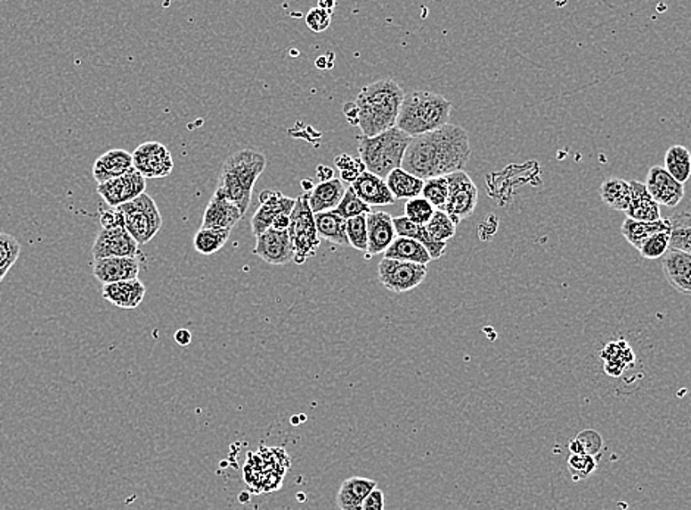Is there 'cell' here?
I'll use <instances>...</instances> for the list:
<instances>
[{"mask_svg": "<svg viewBox=\"0 0 691 510\" xmlns=\"http://www.w3.org/2000/svg\"><path fill=\"white\" fill-rule=\"evenodd\" d=\"M469 158L468 133L459 125L447 124L440 130L413 137L402 169L426 182L428 178L446 177L464 171Z\"/></svg>", "mask_w": 691, "mask_h": 510, "instance_id": "obj_1", "label": "cell"}, {"mask_svg": "<svg viewBox=\"0 0 691 510\" xmlns=\"http://www.w3.org/2000/svg\"><path fill=\"white\" fill-rule=\"evenodd\" d=\"M405 92L393 80H378L359 92L354 101L358 125L365 137H374L396 127Z\"/></svg>", "mask_w": 691, "mask_h": 510, "instance_id": "obj_2", "label": "cell"}, {"mask_svg": "<svg viewBox=\"0 0 691 510\" xmlns=\"http://www.w3.org/2000/svg\"><path fill=\"white\" fill-rule=\"evenodd\" d=\"M265 166L266 158L264 153L255 150L232 153V157H228L224 162L220 186L216 190H220L245 215L252 200L255 182L264 173Z\"/></svg>", "mask_w": 691, "mask_h": 510, "instance_id": "obj_3", "label": "cell"}, {"mask_svg": "<svg viewBox=\"0 0 691 510\" xmlns=\"http://www.w3.org/2000/svg\"><path fill=\"white\" fill-rule=\"evenodd\" d=\"M451 112V103L442 94L412 92L402 101L396 127L413 139L447 125Z\"/></svg>", "mask_w": 691, "mask_h": 510, "instance_id": "obj_4", "label": "cell"}, {"mask_svg": "<svg viewBox=\"0 0 691 510\" xmlns=\"http://www.w3.org/2000/svg\"><path fill=\"white\" fill-rule=\"evenodd\" d=\"M411 137L394 127L374 137H359V157L368 173L386 178L394 169L402 168Z\"/></svg>", "mask_w": 691, "mask_h": 510, "instance_id": "obj_5", "label": "cell"}, {"mask_svg": "<svg viewBox=\"0 0 691 510\" xmlns=\"http://www.w3.org/2000/svg\"><path fill=\"white\" fill-rule=\"evenodd\" d=\"M290 469V457L283 449H261L248 455L243 477L255 493L279 490Z\"/></svg>", "mask_w": 691, "mask_h": 510, "instance_id": "obj_6", "label": "cell"}, {"mask_svg": "<svg viewBox=\"0 0 691 510\" xmlns=\"http://www.w3.org/2000/svg\"><path fill=\"white\" fill-rule=\"evenodd\" d=\"M289 234L295 250V263L304 265L309 257L315 256L316 250L321 246V239L316 231L313 212L309 206V193H304L296 198L295 209L290 215Z\"/></svg>", "mask_w": 691, "mask_h": 510, "instance_id": "obj_7", "label": "cell"}, {"mask_svg": "<svg viewBox=\"0 0 691 510\" xmlns=\"http://www.w3.org/2000/svg\"><path fill=\"white\" fill-rule=\"evenodd\" d=\"M124 216V228L139 246L148 245L162 228V216L157 203L149 194L118 206Z\"/></svg>", "mask_w": 691, "mask_h": 510, "instance_id": "obj_8", "label": "cell"}, {"mask_svg": "<svg viewBox=\"0 0 691 510\" xmlns=\"http://www.w3.org/2000/svg\"><path fill=\"white\" fill-rule=\"evenodd\" d=\"M428 274V266L418 265L412 262L381 259L378 263V279L384 287L392 293H408L421 286Z\"/></svg>", "mask_w": 691, "mask_h": 510, "instance_id": "obj_9", "label": "cell"}, {"mask_svg": "<svg viewBox=\"0 0 691 510\" xmlns=\"http://www.w3.org/2000/svg\"><path fill=\"white\" fill-rule=\"evenodd\" d=\"M446 178L449 182V198L443 212H446L458 225L476 211L478 189L465 171L449 174Z\"/></svg>", "mask_w": 691, "mask_h": 510, "instance_id": "obj_10", "label": "cell"}, {"mask_svg": "<svg viewBox=\"0 0 691 510\" xmlns=\"http://www.w3.org/2000/svg\"><path fill=\"white\" fill-rule=\"evenodd\" d=\"M133 168L144 178H164L173 173L171 152L159 142H146L133 152Z\"/></svg>", "mask_w": 691, "mask_h": 510, "instance_id": "obj_11", "label": "cell"}, {"mask_svg": "<svg viewBox=\"0 0 691 510\" xmlns=\"http://www.w3.org/2000/svg\"><path fill=\"white\" fill-rule=\"evenodd\" d=\"M146 178L131 168L123 177L115 178L110 182L97 184V193L101 194L110 207L123 206L126 203L134 200L144 193Z\"/></svg>", "mask_w": 691, "mask_h": 510, "instance_id": "obj_12", "label": "cell"}, {"mask_svg": "<svg viewBox=\"0 0 691 510\" xmlns=\"http://www.w3.org/2000/svg\"><path fill=\"white\" fill-rule=\"evenodd\" d=\"M140 246L126 228H114V230H102L97 234L93 243L94 261L106 259V257H137Z\"/></svg>", "mask_w": 691, "mask_h": 510, "instance_id": "obj_13", "label": "cell"}, {"mask_svg": "<svg viewBox=\"0 0 691 510\" xmlns=\"http://www.w3.org/2000/svg\"><path fill=\"white\" fill-rule=\"evenodd\" d=\"M259 200H261V206L255 212L250 223L253 234L256 237L268 231L277 216L281 214L291 215L296 205V198H286L283 193L274 190L262 191L259 194Z\"/></svg>", "mask_w": 691, "mask_h": 510, "instance_id": "obj_14", "label": "cell"}, {"mask_svg": "<svg viewBox=\"0 0 691 510\" xmlns=\"http://www.w3.org/2000/svg\"><path fill=\"white\" fill-rule=\"evenodd\" d=\"M253 255L261 257L271 265H287L295 259V250L291 245L289 231H277L270 228L268 231L256 237V246Z\"/></svg>", "mask_w": 691, "mask_h": 510, "instance_id": "obj_15", "label": "cell"}, {"mask_svg": "<svg viewBox=\"0 0 691 510\" xmlns=\"http://www.w3.org/2000/svg\"><path fill=\"white\" fill-rule=\"evenodd\" d=\"M646 189L659 206H679L684 198V186L671 177L662 166H652L647 173Z\"/></svg>", "mask_w": 691, "mask_h": 510, "instance_id": "obj_16", "label": "cell"}, {"mask_svg": "<svg viewBox=\"0 0 691 510\" xmlns=\"http://www.w3.org/2000/svg\"><path fill=\"white\" fill-rule=\"evenodd\" d=\"M139 257H106L93 262V275L102 284L139 279Z\"/></svg>", "mask_w": 691, "mask_h": 510, "instance_id": "obj_17", "label": "cell"}, {"mask_svg": "<svg viewBox=\"0 0 691 510\" xmlns=\"http://www.w3.org/2000/svg\"><path fill=\"white\" fill-rule=\"evenodd\" d=\"M243 216L234 203L230 202L220 190H215L203 214L202 228L232 231Z\"/></svg>", "mask_w": 691, "mask_h": 510, "instance_id": "obj_18", "label": "cell"}, {"mask_svg": "<svg viewBox=\"0 0 691 510\" xmlns=\"http://www.w3.org/2000/svg\"><path fill=\"white\" fill-rule=\"evenodd\" d=\"M368 252L367 259L381 255L396 240L397 232L393 216L387 212H374L367 215Z\"/></svg>", "mask_w": 691, "mask_h": 510, "instance_id": "obj_19", "label": "cell"}, {"mask_svg": "<svg viewBox=\"0 0 691 510\" xmlns=\"http://www.w3.org/2000/svg\"><path fill=\"white\" fill-rule=\"evenodd\" d=\"M661 262L668 283L679 293L691 295V255L668 250Z\"/></svg>", "mask_w": 691, "mask_h": 510, "instance_id": "obj_20", "label": "cell"}, {"mask_svg": "<svg viewBox=\"0 0 691 510\" xmlns=\"http://www.w3.org/2000/svg\"><path fill=\"white\" fill-rule=\"evenodd\" d=\"M350 187L363 203H367L368 206H387L396 202V198L393 196L392 191L388 190L386 180L368 171L361 174Z\"/></svg>", "mask_w": 691, "mask_h": 510, "instance_id": "obj_21", "label": "cell"}, {"mask_svg": "<svg viewBox=\"0 0 691 510\" xmlns=\"http://www.w3.org/2000/svg\"><path fill=\"white\" fill-rule=\"evenodd\" d=\"M133 168V153L124 149H112L97 158L93 165V177L97 184L123 177Z\"/></svg>", "mask_w": 691, "mask_h": 510, "instance_id": "obj_22", "label": "cell"}, {"mask_svg": "<svg viewBox=\"0 0 691 510\" xmlns=\"http://www.w3.org/2000/svg\"><path fill=\"white\" fill-rule=\"evenodd\" d=\"M103 299L121 309L139 308L146 295V286L140 279L121 281V283L103 284Z\"/></svg>", "mask_w": 691, "mask_h": 510, "instance_id": "obj_23", "label": "cell"}, {"mask_svg": "<svg viewBox=\"0 0 691 510\" xmlns=\"http://www.w3.org/2000/svg\"><path fill=\"white\" fill-rule=\"evenodd\" d=\"M631 189V202L625 215L629 220L640 221V223H654L662 220L661 206L654 202L649 191L643 182H629Z\"/></svg>", "mask_w": 691, "mask_h": 510, "instance_id": "obj_24", "label": "cell"}, {"mask_svg": "<svg viewBox=\"0 0 691 510\" xmlns=\"http://www.w3.org/2000/svg\"><path fill=\"white\" fill-rule=\"evenodd\" d=\"M377 487V481L370 478L352 477L343 481L336 503L340 510H359L362 503Z\"/></svg>", "mask_w": 691, "mask_h": 510, "instance_id": "obj_25", "label": "cell"}, {"mask_svg": "<svg viewBox=\"0 0 691 510\" xmlns=\"http://www.w3.org/2000/svg\"><path fill=\"white\" fill-rule=\"evenodd\" d=\"M393 223L396 228L397 236L409 237V239L418 241L419 245L426 247L427 252L433 257V261L440 259L443 255L446 254L447 243L435 240L430 236V232L427 231L426 225L411 223L405 215L393 218Z\"/></svg>", "mask_w": 691, "mask_h": 510, "instance_id": "obj_26", "label": "cell"}, {"mask_svg": "<svg viewBox=\"0 0 691 510\" xmlns=\"http://www.w3.org/2000/svg\"><path fill=\"white\" fill-rule=\"evenodd\" d=\"M346 193V187L340 178H333L329 182H320L309 193V206L313 214L321 212H331L342 202Z\"/></svg>", "mask_w": 691, "mask_h": 510, "instance_id": "obj_27", "label": "cell"}, {"mask_svg": "<svg viewBox=\"0 0 691 510\" xmlns=\"http://www.w3.org/2000/svg\"><path fill=\"white\" fill-rule=\"evenodd\" d=\"M661 232H671L670 220L640 223V221H632L627 218L621 227V234L637 250H640L641 246L645 245L650 237L661 234Z\"/></svg>", "mask_w": 691, "mask_h": 510, "instance_id": "obj_28", "label": "cell"}, {"mask_svg": "<svg viewBox=\"0 0 691 510\" xmlns=\"http://www.w3.org/2000/svg\"><path fill=\"white\" fill-rule=\"evenodd\" d=\"M600 358L605 362V372L614 378L622 376L625 369L634 362V353L625 340L606 344L600 352Z\"/></svg>", "mask_w": 691, "mask_h": 510, "instance_id": "obj_29", "label": "cell"}, {"mask_svg": "<svg viewBox=\"0 0 691 510\" xmlns=\"http://www.w3.org/2000/svg\"><path fill=\"white\" fill-rule=\"evenodd\" d=\"M386 259H396V261L412 262L418 265L428 266L433 257L427 252L424 246L409 237L397 236L392 246L384 252Z\"/></svg>", "mask_w": 691, "mask_h": 510, "instance_id": "obj_30", "label": "cell"}, {"mask_svg": "<svg viewBox=\"0 0 691 510\" xmlns=\"http://www.w3.org/2000/svg\"><path fill=\"white\" fill-rule=\"evenodd\" d=\"M313 218H315L316 231L321 240L324 239L336 246H350L347 232H346V221L336 212L313 214Z\"/></svg>", "mask_w": 691, "mask_h": 510, "instance_id": "obj_31", "label": "cell"}, {"mask_svg": "<svg viewBox=\"0 0 691 510\" xmlns=\"http://www.w3.org/2000/svg\"><path fill=\"white\" fill-rule=\"evenodd\" d=\"M386 184L396 200L397 198L412 200V198H419L422 196V189H424V180L406 173L405 169L402 168L394 169L393 173L388 174Z\"/></svg>", "mask_w": 691, "mask_h": 510, "instance_id": "obj_32", "label": "cell"}, {"mask_svg": "<svg viewBox=\"0 0 691 510\" xmlns=\"http://www.w3.org/2000/svg\"><path fill=\"white\" fill-rule=\"evenodd\" d=\"M600 198L607 206L615 211L625 212L631 202V189L630 182L622 178H607L600 186Z\"/></svg>", "mask_w": 691, "mask_h": 510, "instance_id": "obj_33", "label": "cell"}, {"mask_svg": "<svg viewBox=\"0 0 691 510\" xmlns=\"http://www.w3.org/2000/svg\"><path fill=\"white\" fill-rule=\"evenodd\" d=\"M663 169L670 174L671 177L684 186V182H687L691 177L690 150L684 148V146H679V144L671 146L666 150L665 166H663Z\"/></svg>", "mask_w": 691, "mask_h": 510, "instance_id": "obj_34", "label": "cell"}, {"mask_svg": "<svg viewBox=\"0 0 691 510\" xmlns=\"http://www.w3.org/2000/svg\"><path fill=\"white\" fill-rule=\"evenodd\" d=\"M670 250L691 255V212H683L670 218Z\"/></svg>", "mask_w": 691, "mask_h": 510, "instance_id": "obj_35", "label": "cell"}, {"mask_svg": "<svg viewBox=\"0 0 691 510\" xmlns=\"http://www.w3.org/2000/svg\"><path fill=\"white\" fill-rule=\"evenodd\" d=\"M232 231L230 230H207V228H200L196 236L193 239V246L196 252L200 255L216 254L223 249L224 245L227 243L230 239Z\"/></svg>", "mask_w": 691, "mask_h": 510, "instance_id": "obj_36", "label": "cell"}, {"mask_svg": "<svg viewBox=\"0 0 691 510\" xmlns=\"http://www.w3.org/2000/svg\"><path fill=\"white\" fill-rule=\"evenodd\" d=\"M422 198L435 207V211H444L449 198V182L446 177L428 178L424 182Z\"/></svg>", "mask_w": 691, "mask_h": 510, "instance_id": "obj_37", "label": "cell"}, {"mask_svg": "<svg viewBox=\"0 0 691 510\" xmlns=\"http://www.w3.org/2000/svg\"><path fill=\"white\" fill-rule=\"evenodd\" d=\"M603 440L595 430L581 431L575 439L569 443L571 455H590L600 457Z\"/></svg>", "mask_w": 691, "mask_h": 510, "instance_id": "obj_38", "label": "cell"}, {"mask_svg": "<svg viewBox=\"0 0 691 510\" xmlns=\"http://www.w3.org/2000/svg\"><path fill=\"white\" fill-rule=\"evenodd\" d=\"M334 212L337 214L343 220H352L356 216L368 215L371 214V206H368L367 203H363L361 198L356 196L354 189L349 187L346 189L345 196H343L342 202L338 203V206L334 209Z\"/></svg>", "mask_w": 691, "mask_h": 510, "instance_id": "obj_39", "label": "cell"}, {"mask_svg": "<svg viewBox=\"0 0 691 510\" xmlns=\"http://www.w3.org/2000/svg\"><path fill=\"white\" fill-rule=\"evenodd\" d=\"M456 227L458 225H456L455 221L443 211H435L433 218L426 225L427 231L430 232V236L442 243H447V240H451L456 236Z\"/></svg>", "mask_w": 691, "mask_h": 510, "instance_id": "obj_40", "label": "cell"}, {"mask_svg": "<svg viewBox=\"0 0 691 510\" xmlns=\"http://www.w3.org/2000/svg\"><path fill=\"white\" fill-rule=\"evenodd\" d=\"M21 254V245L11 234L0 232V279H4L9 270L15 265L18 256Z\"/></svg>", "mask_w": 691, "mask_h": 510, "instance_id": "obj_41", "label": "cell"}, {"mask_svg": "<svg viewBox=\"0 0 691 510\" xmlns=\"http://www.w3.org/2000/svg\"><path fill=\"white\" fill-rule=\"evenodd\" d=\"M346 232L349 239V245L354 249L361 252H368V227L367 215L356 216L346 221Z\"/></svg>", "mask_w": 691, "mask_h": 510, "instance_id": "obj_42", "label": "cell"}, {"mask_svg": "<svg viewBox=\"0 0 691 510\" xmlns=\"http://www.w3.org/2000/svg\"><path fill=\"white\" fill-rule=\"evenodd\" d=\"M435 207L431 206L430 203L427 202L424 198L406 200L405 216L411 223H418V225H427L428 221L435 215Z\"/></svg>", "mask_w": 691, "mask_h": 510, "instance_id": "obj_43", "label": "cell"}, {"mask_svg": "<svg viewBox=\"0 0 691 510\" xmlns=\"http://www.w3.org/2000/svg\"><path fill=\"white\" fill-rule=\"evenodd\" d=\"M569 473L571 477L577 481L590 477L598 468V457L590 455H571L568 459Z\"/></svg>", "mask_w": 691, "mask_h": 510, "instance_id": "obj_44", "label": "cell"}, {"mask_svg": "<svg viewBox=\"0 0 691 510\" xmlns=\"http://www.w3.org/2000/svg\"><path fill=\"white\" fill-rule=\"evenodd\" d=\"M671 232H661L656 236L650 237L645 245L641 246L640 252L643 259H662L663 255L670 250Z\"/></svg>", "mask_w": 691, "mask_h": 510, "instance_id": "obj_45", "label": "cell"}, {"mask_svg": "<svg viewBox=\"0 0 691 510\" xmlns=\"http://www.w3.org/2000/svg\"><path fill=\"white\" fill-rule=\"evenodd\" d=\"M331 22V13L327 12L324 9L313 8L306 15V26L313 31V33H322L327 30Z\"/></svg>", "mask_w": 691, "mask_h": 510, "instance_id": "obj_46", "label": "cell"}, {"mask_svg": "<svg viewBox=\"0 0 691 510\" xmlns=\"http://www.w3.org/2000/svg\"><path fill=\"white\" fill-rule=\"evenodd\" d=\"M101 225L102 230L124 228V216L118 207H110V209L102 212Z\"/></svg>", "mask_w": 691, "mask_h": 510, "instance_id": "obj_47", "label": "cell"}, {"mask_svg": "<svg viewBox=\"0 0 691 510\" xmlns=\"http://www.w3.org/2000/svg\"><path fill=\"white\" fill-rule=\"evenodd\" d=\"M361 510H384V493L379 489L374 490L365 500Z\"/></svg>", "mask_w": 691, "mask_h": 510, "instance_id": "obj_48", "label": "cell"}, {"mask_svg": "<svg viewBox=\"0 0 691 510\" xmlns=\"http://www.w3.org/2000/svg\"><path fill=\"white\" fill-rule=\"evenodd\" d=\"M343 112H345L346 118L349 119V123L352 124V125H358V109H356L354 101L346 103L345 108H343Z\"/></svg>", "mask_w": 691, "mask_h": 510, "instance_id": "obj_49", "label": "cell"}, {"mask_svg": "<svg viewBox=\"0 0 691 510\" xmlns=\"http://www.w3.org/2000/svg\"><path fill=\"white\" fill-rule=\"evenodd\" d=\"M289 227H290V215L281 214V215L275 218L274 223H272L271 228H274L277 231H289Z\"/></svg>", "mask_w": 691, "mask_h": 510, "instance_id": "obj_50", "label": "cell"}, {"mask_svg": "<svg viewBox=\"0 0 691 510\" xmlns=\"http://www.w3.org/2000/svg\"><path fill=\"white\" fill-rule=\"evenodd\" d=\"M174 340L180 346H189L191 343V333L186 328L178 329L177 333L174 334Z\"/></svg>", "mask_w": 691, "mask_h": 510, "instance_id": "obj_51", "label": "cell"}, {"mask_svg": "<svg viewBox=\"0 0 691 510\" xmlns=\"http://www.w3.org/2000/svg\"><path fill=\"white\" fill-rule=\"evenodd\" d=\"M316 173H318V177H320L321 182H329V180H333V169L327 168V166H320V168L316 169Z\"/></svg>", "mask_w": 691, "mask_h": 510, "instance_id": "obj_52", "label": "cell"}, {"mask_svg": "<svg viewBox=\"0 0 691 510\" xmlns=\"http://www.w3.org/2000/svg\"><path fill=\"white\" fill-rule=\"evenodd\" d=\"M334 6H336L334 2H320V4H318V8L324 9V11L329 13L333 12Z\"/></svg>", "mask_w": 691, "mask_h": 510, "instance_id": "obj_53", "label": "cell"}, {"mask_svg": "<svg viewBox=\"0 0 691 510\" xmlns=\"http://www.w3.org/2000/svg\"><path fill=\"white\" fill-rule=\"evenodd\" d=\"M0 283H2V279H0Z\"/></svg>", "mask_w": 691, "mask_h": 510, "instance_id": "obj_54", "label": "cell"}, {"mask_svg": "<svg viewBox=\"0 0 691 510\" xmlns=\"http://www.w3.org/2000/svg\"><path fill=\"white\" fill-rule=\"evenodd\" d=\"M359 510H361V509H359Z\"/></svg>", "mask_w": 691, "mask_h": 510, "instance_id": "obj_55", "label": "cell"}]
</instances>
